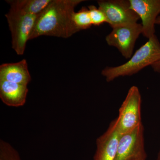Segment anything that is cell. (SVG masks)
I'll return each instance as SVG.
<instances>
[{
  "label": "cell",
  "instance_id": "6da1fadb",
  "mask_svg": "<svg viewBox=\"0 0 160 160\" xmlns=\"http://www.w3.org/2000/svg\"><path fill=\"white\" fill-rule=\"evenodd\" d=\"M84 0H52L38 15L29 40L42 36L70 38L79 32L72 16L75 8Z\"/></svg>",
  "mask_w": 160,
  "mask_h": 160
},
{
  "label": "cell",
  "instance_id": "7a4b0ae2",
  "mask_svg": "<svg viewBox=\"0 0 160 160\" xmlns=\"http://www.w3.org/2000/svg\"><path fill=\"white\" fill-rule=\"evenodd\" d=\"M159 60L160 42L155 34L137 50L126 63L115 67L107 66L101 73L109 82L121 77L131 76L136 74Z\"/></svg>",
  "mask_w": 160,
  "mask_h": 160
},
{
  "label": "cell",
  "instance_id": "3957f363",
  "mask_svg": "<svg viewBox=\"0 0 160 160\" xmlns=\"http://www.w3.org/2000/svg\"><path fill=\"white\" fill-rule=\"evenodd\" d=\"M11 32L12 47L18 55L24 54L38 16L10 7L6 14Z\"/></svg>",
  "mask_w": 160,
  "mask_h": 160
},
{
  "label": "cell",
  "instance_id": "277c9868",
  "mask_svg": "<svg viewBox=\"0 0 160 160\" xmlns=\"http://www.w3.org/2000/svg\"><path fill=\"white\" fill-rule=\"evenodd\" d=\"M142 96L136 86L130 87L119 110L116 125L121 134L133 130L142 124Z\"/></svg>",
  "mask_w": 160,
  "mask_h": 160
},
{
  "label": "cell",
  "instance_id": "5b68a950",
  "mask_svg": "<svg viewBox=\"0 0 160 160\" xmlns=\"http://www.w3.org/2000/svg\"><path fill=\"white\" fill-rule=\"evenodd\" d=\"M142 33V26L140 23L125 24L112 28L106 37L109 46L115 47L126 59L133 55L135 45L139 37Z\"/></svg>",
  "mask_w": 160,
  "mask_h": 160
},
{
  "label": "cell",
  "instance_id": "8992f818",
  "mask_svg": "<svg viewBox=\"0 0 160 160\" xmlns=\"http://www.w3.org/2000/svg\"><path fill=\"white\" fill-rule=\"evenodd\" d=\"M142 123L133 130L121 134L115 160H146Z\"/></svg>",
  "mask_w": 160,
  "mask_h": 160
},
{
  "label": "cell",
  "instance_id": "52a82bcc",
  "mask_svg": "<svg viewBox=\"0 0 160 160\" xmlns=\"http://www.w3.org/2000/svg\"><path fill=\"white\" fill-rule=\"evenodd\" d=\"M99 7L106 16L107 23L112 28L138 23L139 17L131 8L129 0H100Z\"/></svg>",
  "mask_w": 160,
  "mask_h": 160
},
{
  "label": "cell",
  "instance_id": "ba28073f",
  "mask_svg": "<svg viewBox=\"0 0 160 160\" xmlns=\"http://www.w3.org/2000/svg\"><path fill=\"white\" fill-rule=\"evenodd\" d=\"M130 6L142 20L143 36L149 39L155 35L157 19L160 15V0H129Z\"/></svg>",
  "mask_w": 160,
  "mask_h": 160
},
{
  "label": "cell",
  "instance_id": "9c48e42d",
  "mask_svg": "<svg viewBox=\"0 0 160 160\" xmlns=\"http://www.w3.org/2000/svg\"><path fill=\"white\" fill-rule=\"evenodd\" d=\"M120 135L114 120L106 131L97 139L93 160H115Z\"/></svg>",
  "mask_w": 160,
  "mask_h": 160
},
{
  "label": "cell",
  "instance_id": "30bf717a",
  "mask_svg": "<svg viewBox=\"0 0 160 160\" xmlns=\"http://www.w3.org/2000/svg\"><path fill=\"white\" fill-rule=\"evenodd\" d=\"M28 91L27 85L0 80V98L6 106L13 107L24 106Z\"/></svg>",
  "mask_w": 160,
  "mask_h": 160
},
{
  "label": "cell",
  "instance_id": "8fae6325",
  "mask_svg": "<svg viewBox=\"0 0 160 160\" xmlns=\"http://www.w3.org/2000/svg\"><path fill=\"white\" fill-rule=\"evenodd\" d=\"M0 80L27 85L31 77L26 60L18 62L4 63L0 66Z\"/></svg>",
  "mask_w": 160,
  "mask_h": 160
},
{
  "label": "cell",
  "instance_id": "7c38bea8",
  "mask_svg": "<svg viewBox=\"0 0 160 160\" xmlns=\"http://www.w3.org/2000/svg\"><path fill=\"white\" fill-rule=\"evenodd\" d=\"M52 0H8L6 2L10 7L29 14L38 15Z\"/></svg>",
  "mask_w": 160,
  "mask_h": 160
},
{
  "label": "cell",
  "instance_id": "4fadbf2b",
  "mask_svg": "<svg viewBox=\"0 0 160 160\" xmlns=\"http://www.w3.org/2000/svg\"><path fill=\"white\" fill-rule=\"evenodd\" d=\"M72 20L78 31L89 29L92 26L89 9L82 7L79 11L73 13Z\"/></svg>",
  "mask_w": 160,
  "mask_h": 160
},
{
  "label": "cell",
  "instance_id": "5bb4252c",
  "mask_svg": "<svg viewBox=\"0 0 160 160\" xmlns=\"http://www.w3.org/2000/svg\"><path fill=\"white\" fill-rule=\"evenodd\" d=\"M0 160H21L18 152L10 143L0 140Z\"/></svg>",
  "mask_w": 160,
  "mask_h": 160
},
{
  "label": "cell",
  "instance_id": "9a60e30c",
  "mask_svg": "<svg viewBox=\"0 0 160 160\" xmlns=\"http://www.w3.org/2000/svg\"><path fill=\"white\" fill-rule=\"evenodd\" d=\"M89 15L92 25L99 26L104 23H107L106 16L99 8L93 5L88 6Z\"/></svg>",
  "mask_w": 160,
  "mask_h": 160
},
{
  "label": "cell",
  "instance_id": "2e32d148",
  "mask_svg": "<svg viewBox=\"0 0 160 160\" xmlns=\"http://www.w3.org/2000/svg\"><path fill=\"white\" fill-rule=\"evenodd\" d=\"M152 67L153 68L155 71L158 72H160V60L158 61V62L154 63Z\"/></svg>",
  "mask_w": 160,
  "mask_h": 160
},
{
  "label": "cell",
  "instance_id": "e0dca14e",
  "mask_svg": "<svg viewBox=\"0 0 160 160\" xmlns=\"http://www.w3.org/2000/svg\"><path fill=\"white\" fill-rule=\"evenodd\" d=\"M156 25H160V15L159 16L157 19Z\"/></svg>",
  "mask_w": 160,
  "mask_h": 160
},
{
  "label": "cell",
  "instance_id": "ac0fdd59",
  "mask_svg": "<svg viewBox=\"0 0 160 160\" xmlns=\"http://www.w3.org/2000/svg\"><path fill=\"white\" fill-rule=\"evenodd\" d=\"M156 160H160V149H159V151L158 152V153L157 158Z\"/></svg>",
  "mask_w": 160,
  "mask_h": 160
}]
</instances>
